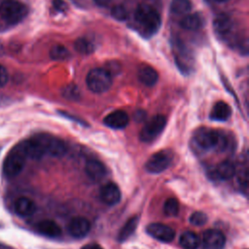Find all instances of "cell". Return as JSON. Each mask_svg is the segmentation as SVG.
<instances>
[{"mask_svg":"<svg viewBox=\"0 0 249 249\" xmlns=\"http://www.w3.org/2000/svg\"><path fill=\"white\" fill-rule=\"evenodd\" d=\"M134 20L139 31L145 37L155 35L161 25L159 12L147 3H141L137 6L134 12Z\"/></svg>","mask_w":249,"mask_h":249,"instance_id":"obj_1","label":"cell"},{"mask_svg":"<svg viewBox=\"0 0 249 249\" xmlns=\"http://www.w3.org/2000/svg\"><path fill=\"white\" fill-rule=\"evenodd\" d=\"M195 141L203 150L223 151L228 145V140L224 133L210 128L198 129L195 134Z\"/></svg>","mask_w":249,"mask_h":249,"instance_id":"obj_2","label":"cell"},{"mask_svg":"<svg viewBox=\"0 0 249 249\" xmlns=\"http://www.w3.org/2000/svg\"><path fill=\"white\" fill-rule=\"evenodd\" d=\"M28 13L25 4L18 0H4L0 3V18L11 24L21 21Z\"/></svg>","mask_w":249,"mask_h":249,"instance_id":"obj_3","label":"cell"},{"mask_svg":"<svg viewBox=\"0 0 249 249\" xmlns=\"http://www.w3.org/2000/svg\"><path fill=\"white\" fill-rule=\"evenodd\" d=\"M86 83L92 92L102 93L111 88L112 75L105 68L96 67L89 71L86 77Z\"/></svg>","mask_w":249,"mask_h":249,"instance_id":"obj_4","label":"cell"},{"mask_svg":"<svg viewBox=\"0 0 249 249\" xmlns=\"http://www.w3.org/2000/svg\"><path fill=\"white\" fill-rule=\"evenodd\" d=\"M25 159L26 157L18 145L12 149L3 162V174L5 177L14 178L18 176L24 167Z\"/></svg>","mask_w":249,"mask_h":249,"instance_id":"obj_5","label":"cell"},{"mask_svg":"<svg viewBox=\"0 0 249 249\" xmlns=\"http://www.w3.org/2000/svg\"><path fill=\"white\" fill-rule=\"evenodd\" d=\"M166 124V119L163 115H156L151 118L146 124L142 127L139 138L141 141L149 143L155 140L164 129Z\"/></svg>","mask_w":249,"mask_h":249,"instance_id":"obj_6","label":"cell"},{"mask_svg":"<svg viewBox=\"0 0 249 249\" xmlns=\"http://www.w3.org/2000/svg\"><path fill=\"white\" fill-rule=\"evenodd\" d=\"M36 136L42 142L46 154L55 158L62 157L63 155L66 154L68 148L66 143L62 139L46 133L36 134Z\"/></svg>","mask_w":249,"mask_h":249,"instance_id":"obj_7","label":"cell"},{"mask_svg":"<svg viewBox=\"0 0 249 249\" xmlns=\"http://www.w3.org/2000/svg\"><path fill=\"white\" fill-rule=\"evenodd\" d=\"M171 162L172 154L168 151H160L148 159L145 167L150 173H160L165 170Z\"/></svg>","mask_w":249,"mask_h":249,"instance_id":"obj_8","label":"cell"},{"mask_svg":"<svg viewBox=\"0 0 249 249\" xmlns=\"http://www.w3.org/2000/svg\"><path fill=\"white\" fill-rule=\"evenodd\" d=\"M18 147L23 152L26 158L32 160H41L46 155L45 148L36 135L20 142L18 144Z\"/></svg>","mask_w":249,"mask_h":249,"instance_id":"obj_9","label":"cell"},{"mask_svg":"<svg viewBox=\"0 0 249 249\" xmlns=\"http://www.w3.org/2000/svg\"><path fill=\"white\" fill-rule=\"evenodd\" d=\"M233 28V20L227 14H220L213 20V29L217 36L222 39H230L232 36Z\"/></svg>","mask_w":249,"mask_h":249,"instance_id":"obj_10","label":"cell"},{"mask_svg":"<svg viewBox=\"0 0 249 249\" xmlns=\"http://www.w3.org/2000/svg\"><path fill=\"white\" fill-rule=\"evenodd\" d=\"M203 249H223L226 243L224 233L218 230H207L202 235Z\"/></svg>","mask_w":249,"mask_h":249,"instance_id":"obj_11","label":"cell"},{"mask_svg":"<svg viewBox=\"0 0 249 249\" xmlns=\"http://www.w3.org/2000/svg\"><path fill=\"white\" fill-rule=\"evenodd\" d=\"M147 232L154 238L162 242H170L175 236V231L172 228L160 223L150 224L147 227Z\"/></svg>","mask_w":249,"mask_h":249,"instance_id":"obj_12","label":"cell"},{"mask_svg":"<svg viewBox=\"0 0 249 249\" xmlns=\"http://www.w3.org/2000/svg\"><path fill=\"white\" fill-rule=\"evenodd\" d=\"M67 229L72 236L76 238H82L89 232L90 223L85 217H75L70 220Z\"/></svg>","mask_w":249,"mask_h":249,"instance_id":"obj_13","label":"cell"},{"mask_svg":"<svg viewBox=\"0 0 249 249\" xmlns=\"http://www.w3.org/2000/svg\"><path fill=\"white\" fill-rule=\"evenodd\" d=\"M99 196L105 204L115 205L121 199V191L115 183L110 182L101 187Z\"/></svg>","mask_w":249,"mask_h":249,"instance_id":"obj_14","label":"cell"},{"mask_svg":"<svg viewBox=\"0 0 249 249\" xmlns=\"http://www.w3.org/2000/svg\"><path fill=\"white\" fill-rule=\"evenodd\" d=\"M128 122H129V117L123 110L114 111L108 114L103 120L104 124L114 129L124 128L128 124Z\"/></svg>","mask_w":249,"mask_h":249,"instance_id":"obj_15","label":"cell"},{"mask_svg":"<svg viewBox=\"0 0 249 249\" xmlns=\"http://www.w3.org/2000/svg\"><path fill=\"white\" fill-rule=\"evenodd\" d=\"M36 203L27 196L18 197L14 202V211L20 217H29L35 213Z\"/></svg>","mask_w":249,"mask_h":249,"instance_id":"obj_16","label":"cell"},{"mask_svg":"<svg viewBox=\"0 0 249 249\" xmlns=\"http://www.w3.org/2000/svg\"><path fill=\"white\" fill-rule=\"evenodd\" d=\"M85 171L88 177L94 182L100 181L105 177L106 174V168L104 164L97 160H89L86 162Z\"/></svg>","mask_w":249,"mask_h":249,"instance_id":"obj_17","label":"cell"},{"mask_svg":"<svg viewBox=\"0 0 249 249\" xmlns=\"http://www.w3.org/2000/svg\"><path fill=\"white\" fill-rule=\"evenodd\" d=\"M138 80L146 87H153L159 80V74L155 68L150 65L142 64L137 71Z\"/></svg>","mask_w":249,"mask_h":249,"instance_id":"obj_18","label":"cell"},{"mask_svg":"<svg viewBox=\"0 0 249 249\" xmlns=\"http://www.w3.org/2000/svg\"><path fill=\"white\" fill-rule=\"evenodd\" d=\"M36 229L41 234L49 237H57L61 234V229L59 225L53 220H42L37 223Z\"/></svg>","mask_w":249,"mask_h":249,"instance_id":"obj_19","label":"cell"},{"mask_svg":"<svg viewBox=\"0 0 249 249\" xmlns=\"http://www.w3.org/2000/svg\"><path fill=\"white\" fill-rule=\"evenodd\" d=\"M231 116V108L228 103L224 101H218L217 103H215L210 113V118L214 121H219V122H225L229 120Z\"/></svg>","mask_w":249,"mask_h":249,"instance_id":"obj_20","label":"cell"},{"mask_svg":"<svg viewBox=\"0 0 249 249\" xmlns=\"http://www.w3.org/2000/svg\"><path fill=\"white\" fill-rule=\"evenodd\" d=\"M203 24L202 18L198 14H186L180 20V26L185 30L195 31L199 29Z\"/></svg>","mask_w":249,"mask_h":249,"instance_id":"obj_21","label":"cell"},{"mask_svg":"<svg viewBox=\"0 0 249 249\" xmlns=\"http://www.w3.org/2000/svg\"><path fill=\"white\" fill-rule=\"evenodd\" d=\"M235 174V166L231 161L225 160L220 162L215 168V175L221 180H229Z\"/></svg>","mask_w":249,"mask_h":249,"instance_id":"obj_22","label":"cell"},{"mask_svg":"<svg viewBox=\"0 0 249 249\" xmlns=\"http://www.w3.org/2000/svg\"><path fill=\"white\" fill-rule=\"evenodd\" d=\"M179 243L183 249H197L200 244V240L196 233L189 231L180 235Z\"/></svg>","mask_w":249,"mask_h":249,"instance_id":"obj_23","label":"cell"},{"mask_svg":"<svg viewBox=\"0 0 249 249\" xmlns=\"http://www.w3.org/2000/svg\"><path fill=\"white\" fill-rule=\"evenodd\" d=\"M138 221H139L138 216H133V217L129 218L125 222V224L122 227V229L120 230V231L118 233V239L120 241L126 240L135 231L137 225H138Z\"/></svg>","mask_w":249,"mask_h":249,"instance_id":"obj_24","label":"cell"},{"mask_svg":"<svg viewBox=\"0 0 249 249\" xmlns=\"http://www.w3.org/2000/svg\"><path fill=\"white\" fill-rule=\"evenodd\" d=\"M74 49L76 52L83 55H89L94 52L95 46L89 39L86 37H80L76 39L74 43Z\"/></svg>","mask_w":249,"mask_h":249,"instance_id":"obj_25","label":"cell"},{"mask_svg":"<svg viewBox=\"0 0 249 249\" xmlns=\"http://www.w3.org/2000/svg\"><path fill=\"white\" fill-rule=\"evenodd\" d=\"M170 10L174 15H186L192 10L190 0H171Z\"/></svg>","mask_w":249,"mask_h":249,"instance_id":"obj_26","label":"cell"},{"mask_svg":"<svg viewBox=\"0 0 249 249\" xmlns=\"http://www.w3.org/2000/svg\"><path fill=\"white\" fill-rule=\"evenodd\" d=\"M70 56V53L63 45H54L50 50V57L53 60H65Z\"/></svg>","mask_w":249,"mask_h":249,"instance_id":"obj_27","label":"cell"},{"mask_svg":"<svg viewBox=\"0 0 249 249\" xmlns=\"http://www.w3.org/2000/svg\"><path fill=\"white\" fill-rule=\"evenodd\" d=\"M163 212L166 216H176L179 212V203L176 198L169 197L163 204Z\"/></svg>","mask_w":249,"mask_h":249,"instance_id":"obj_28","label":"cell"},{"mask_svg":"<svg viewBox=\"0 0 249 249\" xmlns=\"http://www.w3.org/2000/svg\"><path fill=\"white\" fill-rule=\"evenodd\" d=\"M61 94L69 100H78L80 98V89L76 85L70 84L62 89Z\"/></svg>","mask_w":249,"mask_h":249,"instance_id":"obj_29","label":"cell"},{"mask_svg":"<svg viewBox=\"0 0 249 249\" xmlns=\"http://www.w3.org/2000/svg\"><path fill=\"white\" fill-rule=\"evenodd\" d=\"M111 15L114 18L123 21L127 18V10L124 5H115L111 8Z\"/></svg>","mask_w":249,"mask_h":249,"instance_id":"obj_30","label":"cell"},{"mask_svg":"<svg viewBox=\"0 0 249 249\" xmlns=\"http://www.w3.org/2000/svg\"><path fill=\"white\" fill-rule=\"evenodd\" d=\"M190 222L192 225H195V226H202L207 222V216L203 212L196 211L191 215Z\"/></svg>","mask_w":249,"mask_h":249,"instance_id":"obj_31","label":"cell"},{"mask_svg":"<svg viewBox=\"0 0 249 249\" xmlns=\"http://www.w3.org/2000/svg\"><path fill=\"white\" fill-rule=\"evenodd\" d=\"M53 9L59 13H64L68 10V5L63 0H53Z\"/></svg>","mask_w":249,"mask_h":249,"instance_id":"obj_32","label":"cell"},{"mask_svg":"<svg viewBox=\"0 0 249 249\" xmlns=\"http://www.w3.org/2000/svg\"><path fill=\"white\" fill-rule=\"evenodd\" d=\"M9 81V73L5 66L0 64V88L6 86Z\"/></svg>","mask_w":249,"mask_h":249,"instance_id":"obj_33","label":"cell"},{"mask_svg":"<svg viewBox=\"0 0 249 249\" xmlns=\"http://www.w3.org/2000/svg\"><path fill=\"white\" fill-rule=\"evenodd\" d=\"M106 66H107V67H106L105 69H106L111 75H112L113 73H117L118 71L121 70L120 64H119L118 62H109V63H107Z\"/></svg>","mask_w":249,"mask_h":249,"instance_id":"obj_34","label":"cell"},{"mask_svg":"<svg viewBox=\"0 0 249 249\" xmlns=\"http://www.w3.org/2000/svg\"><path fill=\"white\" fill-rule=\"evenodd\" d=\"M93 2L99 7H108L110 0H93Z\"/></svg>","mask_w":249,"mask_h":249,"instance_id":"obj_35","label":"cell"},{"mask_svg":"<svg viewBox=\"0 0 249 249\" xmlns=\"http://www.w3.org/2000/svg\"><path fill=\"white\" fill-rule=\"evenodd\" d=\"M81 249H103V248L96 243H89V244L83 246Z\"/></svg>","mask_w":249,"mask_h":249,"instance_id":"obj_36","label":"cell"},{"mask_svg":"<svg viewBox=\"0 0 249 249\" xmlns=\"http://www.w3.org/2000/svg\"><path fill=\"white\" fill-rule=\"evenodd\" d=\"M207 1H209L211 3H225V2H228L230 0H207Z\"/></svg>","mask_w":249,"mask_h":249,"instance_id":"obj_37","label":"cell"},{"mask_svg":"<svg viewBox=\"0 0 249 249\" xmlns=\"http://www.w3.org/2000/svg\"><path fill=\"white\" fill-rule=\"evenodd\" d=\"M0 249H4V246L1 243H0Z\"/></svg>","mask_w":249,"mask_h":249,"instance_id":"obj_38","label":"cell"}]
</instances>
